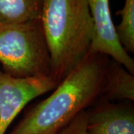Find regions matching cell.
Here are the masks:
<instances>
[{
	"label": "cell",
	"instance_id": "5b68a950",
	"mask_svg": "<svg viewBox=\"0 0 134 134\" xmlns=\"http://www.w3.org/2000/svg\"><path fill=\"white\" fill-rule=\"evenodd\" d=\"M93 21V37L90 53L109 57L134 74V60L120 44L112 19L110 0H86Z\"/></svg>",
	"mask_w": 134,
	"mask_h": 134
},
{
	"label": "cell",
	"instance_id": "30bf717a",
	"mask_svg": "<svg viewBox=\"0 0 134 134\" xmlns=\"http://www.w3.org/2000/svg\"><path fill=\"white\" fill-rule=\"evenodd\" d=\"M87 110L78 114L57 134H86Z\"/></svg>",
	"mask_w": 134,
	"mask_h": 134
},
{
	"label": "cell",
	"instance_id": "8992f818",
	"mask_svg": "<svg viewBox=\"0 0 134 134\" xmlns=\"http://www.w3.org/2000/svg\"><path fill=\"white\" fill-rule=\"evenodd\" d=\"M86 134H134L133 106L100 98L87 110Z\"/></svg>",
	"mask_w": 134,
	"mask_h": 134
},
{
	"label": "cell",
	"instance_id": "277c9868",
	"mask_svg": "<svg viewBox=\"0 0 134 134\" xmlns=\"http://www.w3.org/2000/svg\"><path fill=\"white\" fill-rule=\"evenodd\" d=\"M58 84L52 75L19 78L0 70V134L6 133L30 101L53 91Z\"/></svg>",
	"mask_w": 134,
	"mask_h": 134
},
{
	"label": "cell",
	"instance_id": "7a4b0ae2",
	"mask_svg": "<svg viewBox=\"0 0 134 134\" xmlns=\"http://www.w3.org/2000/svg\"><path fill=\"white\" fill-rule=\"evenodd\" d=\"M40 22L51 75L60 83L90 53L93 21L86 0H44Z\"/></svg>",
	"mask_w": 134,
	"mask_h": 134
},
{
	"label": "cell",
	"instance_id": "9c48e42d",
	"mask_svg": "<svg viewBox=\"0 0 134 134\" xmlns=\"http://www.w3.org/2000/svg\"><path fill=\"white\" fill-rule=\"evenodd\" d=\"M116 15L121 16V21L115 26L120 44L128 53H134V0H125L123 8Z\"/></svg>",
	"mask_w": 134,
	"mask_h": 134
},
{
	"label": "cell",
	"instance_id": "52a82bcc",
	"mask_svg": "<svg viewBox=\"0 0 134 134\" xmlns=\"http://www.w3.org/2000/svg\"><path fill=\"white\" fill-rule=\"evenodd\" d=\"M100 99L112 102L134 100L133 74L110 58L106 67Z\"/></svg>",
	"mask_w": 134,
	"mask_h": 134
},
{
	"label": "cell",
	"instance_id": "6da1fadb",
	"mask_svg": "<svg viewBox=\"0 0 134 134\" xmlns=\"http://www.w3.org/2000/svg\"><path fill=\"white\" fill-rule=\"evenodd\" d=\"M109 59L89 54L48 98L28 110L8 134L58 133L100 99Z\"/></svg>",
	"mask_w": 134,
	"mask_h": 134
},
{
	"label": "cell",
	"instance_id": "3957f363",
	"mask_svg": "<svg viewBox=\"0 0 134 134\" xmlns=\"http://www.w3.org/2000/svg\"><path fill=\"white\" fill-rule=\"evenodd\" d=\"M2 71L19 78L51 75V60L40 19L0 25Z\"/></svg>",
	"mask_w": 134,
	"mask_h": 134
},
{
	"label": "cell",
	"instance_id": "ba28073f",
	"mask_svg": "<svg viewBox=\"0 0 134 134\" xmlns=\"http://www.w3.org/2000/svg\"><path fill=\"white\" fill-rule=\"evenodd\" d=\"M43 2L44 0H0V25L40 19Z\"/></svg>",
	"mask_w": 134,
	"mask_h": 134
}]
</instances>
